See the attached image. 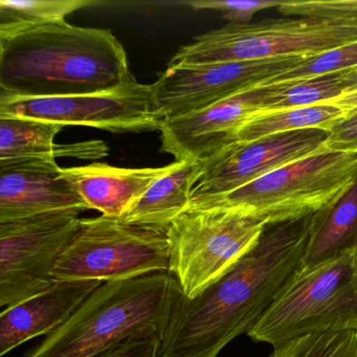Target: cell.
<instances>
[{
  "label": "cell",
  "instance_id": "obj_1",
  "mask_svg": "<svg viewBox=\"0 0 357 357\" xmlns=\"http://www.w3.org/2000/svg\"><path fill=\"white\" fill-rule=\"evenodd\" d=\"M312 215L265 225L256 245L195 298H177L160 357H217L248 334L300 271Z\"/></svg>",
  "mask_w": 357,
  "mask_h": 357
},
{
  "label": "cell",
  "instance_id": "obj_2",
  "mask_svg": "<svg viewBox=\"0 0 357 357\" xmlns=\"http://www.w3.org/2000/svg\"><path fill=\"white\" fill-rule=\"evenodd\" d=\"M132 78L126 51L106 29L64 22L0 41V96L89 95Z\"/></svg>",
  "mask_w": 357,
  "mask_h": 357
},
{
  "label": "cell",
  "instance_id": "obj_3",
  "mask_svg": "<svg viewBox=\"0 0 357 357\" xmlns=\"http://www.w3.org/2000/svg\"><path fill=\"white\" fill-rule=\"evenodd\" d=\"M181 294L178 282L169 273L104 283L22 357H95L130 336L162 337Z\"/></svg>",
  "mask_w": 357,
  "mask_h": 357
},
{
  "label": "cell",
  "instance_id": "obj_4",
  "mask_svg": "<svg viewBox=\"0 0 357 357\" xmlns=\"http://www.w3.org/2000/svg\"><path fill=\"white\" fill-rule=\"evenodd\" d=\"M357 332V250L301 268L250 330L273 347L315 334Z\"/></svg>",
  "mask_w": 357,
  "mask_h": 357
},
{
  "label": "cell",
  "instance_id": "obj_5",
  "mask_svg": "<svg viewBox=\"0 0 357 357\" xmlns=\"http://www.w3.org/2000/svg\"><path fill=\"white\" fill-rule=\"evenodd\" d=\"M357 176V153H317L235 190L191 206H238L265 225L314 214L342 195Z\"/></svg>",
  "mask_w": 357,
  "mask_h": 357
},
{
  "label": "cell",
  "instance_id": "obj_6",
  "mask_svg": "<svg viewBox=\"0 0 357 357\" xmlns=\"http://www.w3.org/2000/svg\"><path fill=\"white\" fill-rule=\"evenodd\" d=\"M357 43V28L333 20L279 18L229 24L194 38L168 66H191L280 57H313Z\"/></svg>",
  "mask_w": 357,
  "mask_h": 357
},
{
  "label": "cell",
  "instance_id": "obj_7",
  "mask_svg": "<svg viewBox=\"0 0 357 357\" xmlns=\"http://www.w3.org/2000/svg\"><path fill=\"white\" fill-rule=\"evenodd\" d=\"M265 223L238 206H189L167 229L170 271L193 298L245 256Z\"/></svg>",
  "mask_w": 357,
  "mask_h": 357
},
{
  "label": "cell",
  "instance_id": "obj_8",
  "mask_svg": "<svg viewBox=\"0 0 357 357\" xmlns=\"http://www.w3.org/2000/svg\"><path fill=\"white\" fill-rule=\"evenodd\" d=\"M169 271L167 229L101 215L81 219L78 231L56 265L53 280L108 283Z\"/></svg>",
  "mask_w": 357,
  "mask_h": 357
},
{
  "label": "cell",
  "instance_id": "obj_9",
  "mask_svg": "<svg viewBox=\"0 0 357 357\" xmlns=\"http://www.w3.org/2000/svg\"><path fill=\"white\" fill-rule=\"evenodd\" d=\"M80 214L60 211L0 222V306L11 308L55 283L54 271Z\"/></svg>",
  "mask_w": 357,
  "mask_h": 357
},
{
  "label": "cell",
  "instance_id": "obj_10",
  "mask_svg": "<svg viewBox=\"0 0 357 357\" xmlns=\"http://www.w3.org/2000/svg\"><path fill=\"white\" fill-rule=\"evenodd\" d=\"M33 119L61 126H82L112 133L160 130L165 119L152 84L133 77L118 89L89 95L54 98L0 96V118Z\"/></svg>",
  "mask_w": 357,
  "mask_h": 357
},
{
  "label": "cell",
  "instance_id": "obj_11",
  "mask_svg": "<svg viewBox=\"0 0 357 357\" xmlns=\"http://www.w3.org/2000/svg\"><path fill=\"white\" fill-rule=\"evenodd\" d=\"M309 57L168 66L153 86L156 105L166 120L202 112L219 102L262 86Z\"/></svg>",
  "mask_w": 357,
  "mask_h": 357
},
{
  "label": "cell",
  "instance_id": "obj_12",
  "mask_svg": "<svg viewBox=\"0 0 357 357\" xmlns=\"http://www.w3.org/2000/svg\"><path fill=\"white\" fill-rule=\"evenodd\" d=\"M327 131L302 129L268 135L257 141L236 142L206 160L192 192L190 206L227 195L282 167L317 153Z\"/></svg>",
  "mask_w": 357,
  "mask_h": 357
},
{
  "label": "cell",
  "instance_id": "obj_13",
  "mask_svg": "<svg viewBox=\"0 0 357 357\" xmlns=\"http://www.w3.org/2000/svg\"><path fill=\"white\" fill-rule=\"evenodd\" d=\"M261 89H250L202 112L166 120L160 128L162 151L175 162L210 160L236 143L240 129L259 112Z\"/></svg>",
  "mask_w": 357,
  "mask_h": 357
},
{
  "label": "cell",
  "instance_id": "obj_14",
  "mask_svg": "<svg viewBox=\"0 0 357 357\" xmlns=\"http://www.w3.org/2000/svg\"><path fill=\"white\" fill-rule=\"evenodd\" d=\"M87 210L54 158L0 160V222L43 213Z\"/></svg>",
  "mask_w": 357,
  "mask_h": 357
},
{
  "label": "cell",
  "instance_id": "obj_15",
  "mask_svg": "<svg viewBox=\"0 0 357 357\" xmlns=\"http://www.w3.org/2000/svg\"><path fill=\"white\" fill-rule=\"evenodd\" d=\"M103 284L99 281L55 282L45 291L3 310L0 315V356L61 327Z\"/></svg>",
  "mask_w": 357,
  "mask_h": 357
},
{
  "label": "cell",
  "instance_id": "obj_16",
  "mask_svg": "<svg viewBox=\"0 0 357 357\" xmlns=\"http://www.w3.org/2000/svg\"><path fill=\"white\" fill-rule=\"evenodd\" d=\"M176 162L156 168H120L105 162L62 168L89 210L103 216L123 218L158 179L174 169Z\"/></svg>",
  "mask_w": 357,
  "mask_h": 357
},
{
  "label": "cell",
  "instance_id": "obj_17",
  "mask_svg": "<svg viewBox=\"0 0 357 357\" xmlns=\"http://www.w3.org/2000/svg\"><path fill=\"white\" fill-rule=\"evenodd\" d=\"M64 127L33 119L0 118V160L24 158H73L101 160L109 148L101 139L74 144H55Z\"/></svg>",
  "mask_w": 357,
  "mask_h": 357
},
{
  "label": "cell",
  "instance_id": "obj_18",
  "mask_svg": "<svg viewBox=\"0 0 357 357\" xmlns=\"http://www.w3.org/2000/svg\"><path fill=\"white\" fill-rule=\"evenodd\" d=\"M175 162L174 169L158 179L121 219L132 225L168 229L189 208L192 192L206 169V160Z\"/></svg>",
  "mask_w": 357,
  "mask_h": 357
},
{
  "label": "cell",
  "instance_id": "obj_19",
  "mask_svg": "<svg viewBox=\"0 0 357 357\" xmlns=\"http://www.w3.org/2000/svg\"><path fill=\"white\" fill-rule=\"evenodd\" d=\"M355 250H357V176L342 195L312 215L310 237L301 268H313Z\"/></svg>",
  "mask_w": 357,
  "mask_h": 357
},
{
  "label": "cell",
  "instance_id": "obj_20",
  "mask_svg": "<svg viewBox=\"0 0 357 357\" xmlns=\"http://www.w3.org/2000/svg\"><path fill=\"white\" fill-rule=\"evenodd\" d=\"M260 89L258 114L327 104L357 89V66Z\"/></svg>",
  "mask_w": 357,
  "mask_h": 357
},
{
  "label": "cell",
  "instance_id": "obj_21",
  "mask_svg": "<svg viewBox=\"0 0 357 357\" xmlns=\"http://www.w3.org/2000/svg\"><path fill=\"white\" fill-rule=\"evenodd\" d=\"M344 116V109L331 104L260 112L255 114L240 129L236 142L248 143L268 135L302 129H323L328 132Z\"/></svg>",
  "mask_w": 357,
  "mask_h": 357
},
{
  "label": "cell",
  "instance_id": "obj_22",
  "mask_svg": "<svg viewBox=\"0 0 357 357\" xmlns=\"http://www.w3.org/2000/svg\"><path fill=\"white\" fill-rule=\"evenodd\" d=\"M96 3L91 0H0V41L66 22L70 14Z\"/></svg>",
  "mask_w": 357,
  "mask_h": 357
},
{
  "label": "cell",
  "instance_id": "obj_23",
  "mask_svg": "<svg viewBox=\"0 0 357 357\" xmlns=\"http://www.w3.org/2000/svg\"><path fill=\"white\" fill-rule=\"evenodd\" d=\"M269 357H357V332L303 336L273 347Z\"/></svg>",
  "mask_w": 357,
  "mask_h": 357
},
{
  "label": "cell",
  "instance_id": "obj_24",
  "mask_svg": "<svg viewBox=\"0 0 357 357\" xmlns=\"http://www.w3.org/2000/svg\"><path fill=\"white\" fill-rule=\"evenodd\" d=\"M354 66H357V43L335 47L330 51L324 52L319 55L309 57L306 61L298 64L291 70H286L285 73L265 83L262 86L298 80L307 77L329 74V73L338 72V70L354 68Z\"/></svg>",
  "mask_w": 357,
  "mask_h": 357
},
{
  "label": "cell",
  "instance_id": "obj_25",
  "mask_svg": "<svg viewBox=\"0 0 357 357\" xmlns=\"http://www.w3.org/2000/svg\"><path fill=\"white\" fill-rule=\"evenodd\" d=\"M280 13L301 18L333 20L357 28V0L336 1H284Z\"/></svg>",
  "mask_w": 357,
  "mask_h": 357
},
{
  "label": "cell",
  "instance_id": "obj_26",
  "mask_svg": "<svg viewBox=\"0 0 357 357\" xmlns=\"http://www.w3.org/2000/svg\"><path fill=\"white\" fill-rule=\"evenodd\" d=\"M281 0H198L189 1L185 5L196 11L213 10L222 14L231 24H250L255 14L271 8H279L283 5Z\"/></svg>",
  "mask_w": 357,
  "mask_h": 357
},
{
  "label": "cell",
  "instance_id": "obj_27",
  "mask_svg": "<svg viewBox=\"0 0 357 357\" xmlns=\"http://www.w3.org/2000/svg\"><path fill=\"white\" fill-rule=\"evenodd\" d=\"M162 336L139 334L126 338L95 357H160Z\"/></svg>",
  "mask_w": 357,
  "mask_h": 357
},
{
  "label": "cell",
  "instance_id": "obj_28",
  "mask_svg": "<svg viewBox=\"0 0 357 357\" xmlns=\"http://www.w3.org/2000/svg\"><path fill=\"white\" fill-rule=\"evenodd\" d=\"M325 148L331 151L357 153V112L346 114L330 128Z\"/></svg>",
  "mask_w": 357,
  "mask_h": 357
},
{
  "label": "cell",
  "instance_id": "obj_29",
  "mask_svg": "<svg viewBox=\"0 0 357 357\" xmlns=\"http://www.w3.org/2000/svg\"><path fill=\"white\" fill-rule=\"evenodd\" d=\"M331 105L342 108L346 112V114H353L357 112V89L350 93H346L342 97L337 98L333 101L329 102Z\"/></svg>",
  "mask_w": 357,
  "mask_h": 357
}]
</instances>
